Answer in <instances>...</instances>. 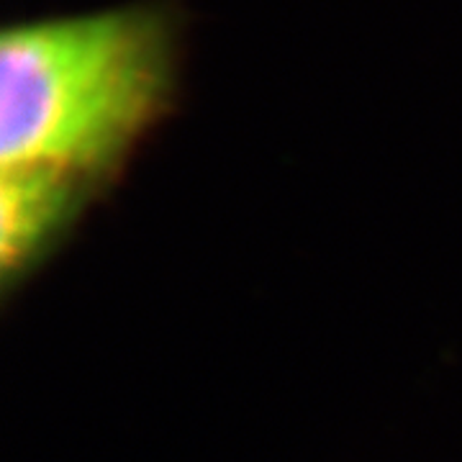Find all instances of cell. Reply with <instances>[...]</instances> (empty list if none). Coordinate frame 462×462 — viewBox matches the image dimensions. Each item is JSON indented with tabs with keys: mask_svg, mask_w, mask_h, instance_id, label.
<instances>
[{
	"mask_svg": "<svg viewBox=\"0 0 462 462\" xmlns=\"http://www.w3.org/2000/svg\"><path fill=\"white\" fill-rule=\"evenodd\" d=\"M178 23L160 5L50 18L0 39V165H50L96 182L167 114Z\"/></svg>",
	"mask_w": 462,
	"mask_h": 462,
	"instance_id": "cell-1",
	"label": "cell"
},
{
	"mask_svg": "<svg viewBox=\"0 0 462 462\" xmlns=\"http://www.w3.org/2000/svg\"><path fill=\"white\" fill-rule=\"evenodd\" d=\"M93 182L50 165H3L0 267L5 282L21 275L65 229Z\"/></svg>",
	"mask_w": 462,
	"mask_h": 462,
	"instance_id": "cell-2",
	"label": "cell"
}]
</instances>
